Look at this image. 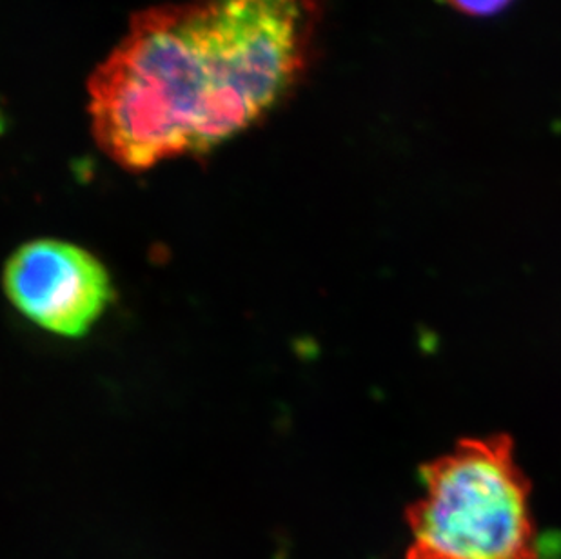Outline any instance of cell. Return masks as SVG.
<instances>
[{
	"instance_id": "cell-1",
	"label": "cell",
	"mask_w": 561,
	"mask_h": 559,
	"mask_svg": "<svg viewBox=\"0 0 561 559\" xmlns=\"http://www.w3.org/2000/svg\"><path fill=\"white\" fill-rule=\"evenodd\" d=\"M318 21L320 0H182L138 11L88 82L99 148L146 171L250 132L300 84Z\"/></svg>"
},
{
	"instance_id": "cell-2",
	"label": "cell",
	"mask_w": 561,
	"mask_h": 559,
	"mask_svg": "<svg viewBox=\"0 0 561 559\" xmlns=\"http://www.w3.org/2000/svg\"><path fill=\"white\" fill-rule=\"evenodd\" d=\"M420 476L405 559H538L530 481L508 434L460 440Z\"/></svg>"
},
{
	"instance_id": "cell-3",
	"label": "cell",
	"mask_w": 561,
	"mask_h": 559,
	"mask_svg": "<svg viewBox=\"0 0 561 559\" xmlns=\"http://www.w3.org/2000/svg\"><path fill=\"white\" fill-rule=\"evenodd\" d=\"M4 290L30 322L60 336H84L113 300L106 267L62 240H33L4 267Z\"/></svg>"
},
{
	"instance_id": "cell-4",
	"label": "cell",
	"mask_w": 561,
	"mask_h": 559,
	"mask_svg": "<svg viewBox=\"0 0 561 559\" xmlns=\"http://www.w3.org/2000/svg\"><path fill=\"white\" fill-rule=\"evenodd\" d=\"M447 2L467 15L491 16L505 10L513 0H447Z\"/></svg>"
}]
</instances>
